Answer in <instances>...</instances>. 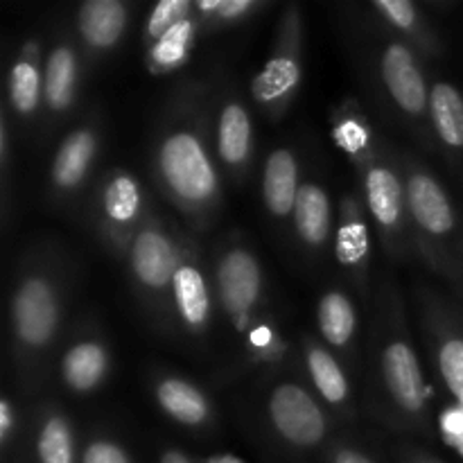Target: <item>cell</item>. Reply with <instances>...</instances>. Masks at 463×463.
I'll use <instances>...</instances> for the list:
<instances>
[{
  "instance_id": "6da1fadb",
  "label": "cell",
  "mask_w": 463,
  "mask_h": 463,
  "mask_svg": "<svg viewBox=\"0 0 463 463\" xmlns=\"http://www.w3.org/2000/svg\"><path fill=\"white\" fill-rule=\"evenodd\" d=\"M158 172L167 190L188 206H206L217 194V172L202 138L172 131L158 147Z\"/></svg>"
},
{
  "instance_id": "7a4b0ae2",
  "label": "cell",
  "mask_w": 463,
  "mask_h": 463,
  "mask_svg": "<svg viewBox=\"0 0 463 463\" xmlns=\"http://www.w3.org/2000/svg\"><path fill=\"white\" fill-rule=\"evenodd\" d=\"M14 333L27 348L48 346L59 326V303L54 288L41 276L23 280L12 301Z\"/></svg>"
},
{
  "instance_id": "3957f363",
  "label": "cell",
  "mask_w": 463,
  "mask_h": 463,
  "mask_svg": "<svg viewBox=\"0 0 463 463\" xmlns=\"http://www.w3.org/2000/svg\"><path fill=\"white\" fill-rule=\"evenodd\" d=\"M269 416L280 437L298 448L317 446L326 437V419L319 405L298 384H279L271 392Z\"/></svg>"
},
{
  "instance_id": "277c9868",
  "label": "cell",
  "mask_w": 463,
  "mask_h": 463,
  "mask_svg": "<svg viewBox=\"0 0 463 463\" xmlns=\"http://www.w3.org/2000/svg\"><path fill=\"white\" fill-rule=\"evenodd\" d=\"M380 369H383L384 387L393 402L407 414H423L428 402V384L414 348L405 339L389 342L380 357Z\"/></svg>"
},
{
  "instance_id": "5b68a950",
  "label": "cell",
  "mask_w": 463,
  "mask_h": 463,
  "mask_svg": "<svg viewBox=\"0 0 463 463\" xmlns=\"http://www.w3.org/2000/svg\"><path fill=\"white\" fill-rule=\"evenodd\" d=\"M407 208L416 226L434 240H448L457 231V215L446 188L423 170H411L407 176Z\"/></svg>"
},
{
  "instance_id": "8992f818",
  "label": "cell",
  "mask_w": 463,
  "mask_h": 463,
  "mask_svg": "<svg viewBox=\"0 0 463 463\" xmlns=\"http://www.w3.org/2000/svg\"><path fill=\"white\" fill-rule=\"evenodd\" d=\"M217 294L231 317H244L260 297L262 274L256 256L247 249H231L217 262Z\"/></svg>"
},
{
  "instance_id": "52a82bcc",
  "label": "cell",
  "mask_w": 463,
  "mask_h": 463,
  "mask_svg": "<svg viewBox=\"0 0 463 463\" xmlns=\"http://www.w3.org/2000/svg\"><path fill=\"white\" fill-rule=\"evenodd\" d=\"M380 75L392 99L402 111L410 116H423L430 111V89L407 45L392 43L384 48Z\"/></svg>"
},
{
  "instance_id": "ba28073f",
  "label": "cell",
  "mask_w": 463,
  "mask_h": 463,
  "mask_svg": "<svg viewBox=\"0 0 463 463\" xmlns=\"http://www.w3.org/2000/svg\"><path fill=\"white\" fill-rule=\"evenodd\" d=\"M129 262L136 280L152 292H165L172 288L176 269L181 267L175 242L158 229H145L136 235Z\"/></svg>"
},
{
  "instance_id": "9c48e42d",
  "label": "cell",
  "mask_w": 463,
  "mask_h": 463,
  "mask_svg": "<svg viewBox=\"0 0 463 463\" xmlns=\"http://www.w3.org/2000/svg\"><path fill=\"white\" fill-rule=\"evenodd\" d=\"M366 206L380 229L396 231L402 224L407 206V190L401 176L387 165H373L364 176Z\"/></svg>"
},
{
  "instance_id": "30bf717a",
  "label": "cell",
  "mask_w": 463,
  "mask_h": 463,
  "mask_svg": "<svg viewBox=\"0 0 463 463\" xmlns=\"http://www.w3.org/2000/svg\"><path fill=\"white\" fill-rule=\"evenodd\" d=\"M298 165L289 149H274L267 156L262 175V197L267 211L274 217H288L294 213L298 197Z\"/></svg>"
},
{
  "instance_id": "8fae6325",
  "label": "cell",
  "mask_w": 463,
  "mask_h": 463,
  "mask_svg": "<svg viewBox=\"0 0 463 463\" xmlns=\"http://www.w3.org/2000/svg\"><path fill=\"white\" fill-rule=\"evenodd\" d=\"M80 34L90 48L109 50L127 27V7L120 0H89L77 14Z\"/></svg>"
},
{
  "instance_id": "7c38bea8",
  "label": "cell",
  "mask_w": 463,
  "mask_h": 463,
  "mask_svg": "<svg viewBox=\"0 0 463 463\" xmlns=\"http://www.w3.org/2000/svg\"><path fill=\"white\" fill-rule=\"evenodd\" d=\"M172 297H175L176 312L185 326L199 330L208 324L211 317V292L202 271L190 262H181L172 280Z\"/></svg>"
},
{
  "instance_id": "4fadbf2b",
  "label": "cell",
  "mask_w": 463,
  "mask_h": 463,
  "mask_svg": "<svg viewBox=\"0 0 463 463\" xmlns=\"http://www.w3.org/2000/svg\"><path fill=\"white\" fill-rule=\"evenodd\" d=\"M430 118L437 136L450 152L463 154V95L450 81H437L430 89Z\"/></svg>"
},
{
  "instance_id": "5bb4252c",
  "label": "cell",
  "mask_w": 463,
  "mask_h": 463,
  "mask_svg": "<svg viewBox=\"0 0 463 463\" xmlns=\"http://www.w3.org/2000/svg\"><path fill=\"white\" fill-rule=\"evenodd\" d=\"M95 156V136L90 129H77L59 147L52 163V184L59 190H72L84 181Z\"/></svg>"
},
{
  "instance_id": "9a60e30c",
  "label": "cell",
  "mask_w": 463,
  "mask_h": 463,
  "mask_svg": "<svg viewBox=\"0 0 463 463\" xmlns=\"http://www.w3.org/2000/svg\"><path fill=\"white\" fill-rule=\"evenodd\" d=\"M294 226L310 247H321L330 235V199L321 185L303 184L294 206Z\"/></svg>"
},
{
  "instance_id": "2e32d148",
  "label": "cell",
  "mask_w": 463,
  "mask_h": 463,
  "mask_svg": "<svg viewBox=\"0 0 463 463\" xmlns=\"http://www.w3.org/2000/svg\"><path fill=\"white\" fill-rule=\"evenodd\" d=\"M109 371V355L102 344L81 342L66 353L61 364L63 380L72 392H90L104 380Z\"/></svg>"
},
{
  "instance_id": "e0dca14e",
  "label": "cell",
  "mask_w": 463,
  "mask_h": 463,
  "mask_svg": "<svg viewBox=\"0 0 463 463\" xmlns=\"http://www.w3.org/2000/svg\"><path fill=\"white\" fill-rule=\"evenodd\" d=\"M217 152L231 167L242 165L251 152V118L240 102H231L222 109L217 122Z\"/></svg>"
},
{
  "instance_id": "ac0fdd59",
  "label": "cell",
  "mask_w": 463,
  "mask_h": 463,
  "mask_svg": "<svg viewBox=\"0 0 463 463\" xmlns=\"http://www.w3.org/2000/svg\"><path fill=\"white\" fill-rule=\"evenodd\" d=\"M77 59L72 48L57 45L50 52L43 71V98L52 111H66L75 98Z\"/></svg>"
},
{
  "instance_id": "d6986e66",
  "label": "cell",
  "mask_w": 463,
  "mask_h": 463,
  "mask_svg": "<svg viewBox=\"0 0 463 463\" xmlns=\"http://www.w3.org/2000/svg\"><path fill=\"white\" fill-rule=\"evenodd\" d=\"M301 80V66L294 52H280L279 57L269 59L260 75L253 80L251 90L253 98L260 104H276L283 102Z\"/></svg>"
},
{
  "instance_id": "ffe728a7",
  "label": "cell",
  "mask_w": 463,
  "mask_h": 463,
  "mask_svg": "<svg viewBox=\"0 0 463 463\" xmlns=\"http://www.w3.org/2000/svg\"><path fill=\"white\" fill-rule=\"evenodd\" d=\"M158 405L181 425H199L208 419V402L197 387L185 380H163L156 389Z\"/></svg>"
},
{
  "instance_id": "44dd1931",
  "label": "cell",
  "mask_w": 463,
  "mask_h": 463,
  "mask_svg": "<svg viewBox=\"0 0 463 463\" xmlns=\"http://www.w3.org/2000/svg\"><path fill=\"white\" fill-rule=\"evenodd\" d=\"M357 328V315L351 298L342 292H328L319 301V330L330 346L344 348Z\"/></svg>"
},
{
  "instance_id": "7402d4cb",
  "label": "cell",
  "mask_w": 463,
  "mask_h": 463,
  "mask_svg": "<svg viewBox=\"0 0 463 463\" xmlns=\"http://www.w3.org/2000/svg\"><path fill=\"white\" fill-rule=\"evenodd\" d=\"M307 371L312 375L317 392L333 405H339L348 398V380L335 357L319 346H310L306 351Z\"/></svg>"
},
{
  "instance_id": "603a6c76",
  "label": "cell",
  "mask_w": 463,
  "mask_h": 463,
  "mask_svg": "<svg viewBox=\"0 0 463 463\" xmlns=\"http://www.w3.org/2000/svg\"><path fill=\"white\" fill-rule=\"evenodd\" d=\"M41 95H43V75L39 66L32 59H21L14 63L12 75H9V99L14 109L27 116L39 107Z\"/></svg>"
},
{
  "instance_id": "cb8c5ba5",
  "label": "cell",
  "mask_w": 463,
  "mask_h": 463,
  "mask_svg": "<svg viewBox=\"0 0 463 463\" xmlns=\"http://www.w3.org/2000/svg\"><path fill=\"white\" fill-rule=\"evenodd\" d=\"M140 211V188L134 176L120 175L104 190V213L116 224H129Z\"/></svg>"
},
{
  "instance_id": "d4e9b609",
  "label": "cell",
  "mask_w": 463,
  "mask_h": 463,
  "mask_svg": "<svg viewBox=\"0 0 463 463\" xmlns=\"http://www.w3.org/2000/svg\"><path fill=\"white\" fill-rule=\"evenodd\" d=\"M39 452L41 463H72L75 461V448H72V434L66 419L52 414L43 423L39 434Z\"/></svg>"
},
{
  "instance_id": "484cf974",
  "label": "cell",
  "mask_w": 463,
  "mask_h": 463,
  "mask_svg": "<svg viewBox=\"0 0 463 463\" xmlns=\"http://www.w3.org/2000/svg\"><path fill=\"white\" fill-rule=\"evenodd\" d=\"M439 371L452 396L463 405V337L450 335L439 346Z\"/></svg>"
},
{
  "instance_id": "4316f807",
  "label": "cell",
  "mask_w": 463,
  "mask_h": 463,
  "mask_svg": "<svg viewBox=\"0 0 463 463\" xmlns=\"http://www.w3.org/2000/svg\"><path fill=\"white\" fill-rule=\"evenodd\" d=\"M194 5L188 0H163L149 14L147 27H145V34L152 41H161L167 32H172L175 27H179L181 23L188 21V14Z\"/></svg>"
},
{
  "instance_id": "83f0119b",
  "label": "cell",
  "mask_w": 463,
  "mask_h": 463,
  "mask_svg": "<svg viewBox=\"0 0 463 463\" xmlns=\"http://www.w3.org/2000/svg\"><path fill=\"white\" fill-rule=\"evenodd\" d=\"M369 251V238H366V226L355 215L348 217L339 229L337 238V256L344 265L355 267L364 260Z\"/></svg>"
},
{
  "instance_id": "f1b7e54d",
  "label": "cell",
  "mask_w": 463,
  "mask_h": 463,
  "mask_svg": "<svg viewBox=\"0 0 463 463\" xmlns=\"http://www.w3.org/2000/svg\"><path fill=\"white\" fill-rule=\"evenodd\" d=\"M190 34H193V25H190V21L181 23L179 27L167 32V34L163 36L161 41H156V45H154V59H158L163 68L176 66V63L184 59Z\"/></svg>"
},
{
  "instance_id": "f546056e",
  "label": "cell",
  "mask_w": 463,
  "mask_h": 463,
  "mask_svg": "<svg viewBox=\"0 0 463 463\" xmlns=\"http://www.w3.org/2000/svg\"><path fill=\"white\" fill-rule=\"evenodd\" d=\"M373 7L398 30H411L416 25V7L410 0H375Z\"/></svg>"
},
{
  "instance_id": "4dcf8cb0",
  "label": "cell",
  "mask_w": 463,
  "mask_h": 463,
  "mask_svg": "<svg viewBox=\"0 0 463 463\" xmlns=\"http://www.w3.org/2000/svg\"><path fill=\"white\" fill-rule=\"evenodd\" d=\"M81 463H131L127 452L113 441H93L86 446L84 455H81Z\"/></svg>"
},
{
  "instance_id": "1f68e13d",
  "label": "cell",
  "mask_w": 463,
  "mask_h": 463,
  "mask_svg": "<svg viewBox=\"0 0 463 463\" xmlns=\"http://www.w3.org/2000/svg\"><path fill=\"white\" fill-rule=\"evenodd\" d=\"M256 3L251 0H211V3H199L197 9L203 14H217L220 18H240L242 14L251 12Z\"/></svg>"
},
{
  "instance_id": "d6a6232c",
  "label": "cell",
  "mask_w": 463,
  "mask_h": 463,
  "mask_svg": "<svg viewBox=\"0 0 463 463\" xmlns=\"http://www.w3.org/2000/svg\"><path fill=\"white\" fill-rule=\"evenodd\" d=\"M333 463H373V461H371L369 457L362 455V452L351 450V448H342V450L335 455Z\"/></svg>"
},
{
  "instance_id": "836d02e7",
  "label": "cell",
  "mask_w": 463,
  "mask_h": 463,
  "mask_svg": "<svg viewBox=\"0 0 463 463\" xmlns=\"http://www.w3.org/2000/svg\"><path fill=\"white\" fill-rule=\"evenodd\" d=\"M9 430H12V405L9 401L0 402V437L5 439L9 437Z\"/></svg>"
},
{
  "instance_id": "e575fe53",
  "label": "cell",
  "mask_w": 463,
  "mask_h": 463,
  "mask_svg": "<svg viewBox=\"0 0 463 463\" xmlns=\"http://www.w3.org/2000/svg\"><path fill=\"white\" fill-rule=\"evenodd\" d=\"M158 463H193L188 459V457L184 455V452H179V450H167V452H163L161 455V461Z\"/></svg>"
},
{
  "instance_id": "d590c367",
  "label": "cell",
  "mask_w": 463,
  "mask_h": 463,
  "mask_svg": "<svg viewBox=\"0 0 463 463\" xmlns=\"http://www.w3.org/2000/svg\"><path fill=\"white\" fill-rule=\"evenodd\" d=\"M425 463H434V461H425Z\"/></svg>"
}]
</instances>
